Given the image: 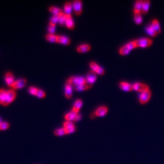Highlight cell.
Returning <instances> with one entry per match:
<instances>
[{"mask_svg":"<svg viewBox=\"0 0 164 164\" xmlns=\"http://www.w3.org/2000/svg\"><path fill=\"white\" fill-rule=\"evenodd\" d=\"M5 81L9 85L12 86L14 83L13 76L11 73L7 72L5 74Z\"/></svg>","mask_w":164,"mask_h":164,"instance_id":"obj_12","label":"cell"},{"mask_svg":"<svg viewBox=\"0 0 164 164\" xmlns=\"http://www.w3.org/2000/svg\"><path fill=\"white\" fill-rule=\"evenodd\" d=\"M73 125H74L73 124V123L70 122V121H67V122H64V128L69 127Z\"/></svg>","mask_w":164,"mask_h":164,"instance_id":"obj_39","label":"cell"},{"mask_svg":"<svg viewBox=\"0 0 164 164\" xmlns=\"http://www.w3.org/2000/svg\"><path fill=\"white\" fill-rule=\"evenodd\" d=\"M78 113H77L76 111H74L73 109L71 111L67 113V114L65 116V118L67 121H71V120H74L75 117L77 115Z\"/></svg>","mask_w":164,"mask_h":164,"instance_id":"obj_17","label":"cell"},{"mask_svg":"<svg viewBox=\"0 0 164 164\" xmlns=\"http://www.w3.org/2000/svg\"><path fill=\"white\" fill-rule=\"evenodd\" d=\"M107 108L104 106L100 107L94 113L96 116H103L107 112Z\"/></svg>","mask_w":164,"mask_h":164,"instance_id":"obj_8","label":"cell"},{"mask_svg":"<svg viewBox=\"0 0 164 164\" xmlns=\"http://www.w3.org/2000/svg\"><path fill=\"white\" fill-rule=\"evenodd\" d=\"M54 133L56 135L58 136H61V135H63L65 134V131L64 130V128H61V129H57L55 131Z\"/></svg>","mask_w":164,"mask_h":164,"instance_id":"obj_29","label":"cell"},{"mask_svg":"<svg viewBox=\"0 0 164 164\" xmlns=\"http://www.w3.org/2000/svg\"><path fill=\"white\" fill-rule=\"evenodd\" d=\"M146 31H147L148 34L152 36H156L157 34L156 33L154 28H153L152 25H150V26L147 27V28H146Z\"/></svg>","mask_w":164,"mask_h":164,"instance_id":"obj_24","label":"cell"},{"mask_svg":"<svg viewBox=\"0 0 164 164\" xmlns=\"http://www.w3.org/2000/svg\"><path fill=\"white\" fill-rule=\"evenodd\" d=\"M127 47L129 48L130 50L131 49H132L135 47H137L136 45H135V44L134 41H132V42H130L126 45Z\"/></svg>","mask_w":164,"mask_h":164,"instance_id":"obj_37","label":"cell"},{"mask_svg":"<svg viewBox=\"0 0 164 164\" xmlns=\"http://www.w3.org/2000/svg\"><path fill=\"white\" fill-rule=\"evenodd\" d=\"M66 19V15L63 12H61L59 15V22L60 24H63L65 22Z\"/></svg>","mask_w":164,"mask_h":164,"instance_id":"obj_21","label":"cell"},{"mask_svg":"<svg viewBox=\"0 0 164 164\" xmlns=\"http://www.w3.org/2000/svg\"><path fill=\"white\" fill-rule=\"evenodd\" d=\"M57 37H58V36L53 34H48L46 36V39L52 41H57Z\"/></svg>","mask_w":164,"mask_h":164,"instance_id":"obj_28","label":"cell"},{"mask_svg":"<svg viewBox=\"0 0 164 164\" xmlns=\"http://www.w3.org/2000/svg\"><path fill=\"white\" fill-rule=\"evenodd\" d=\"M65 23L66 26L68 27L70 29H73L74 28V22L73 20L71 18V15H66V19H65Z\"/></svg>","mask_w":164,"mask_h":164,"instance_id":"obj_13","label":"cell"},{"mask_svg":"<svg viewBox=\"0 0 164 164\" xmlns=\"http://www.w3.org/2000/svg\"><path fill=\"white\" fill-rule=\"evenodd\" d=\"M38 89L36 88L35 87H30L29 88V91L30 94H33V95H36V92Z\"/></svg>","mask_w":164,"mask_h":164,"instance_id":"obj_38","label":"cell"},{"mask_svg":"<svg viewBox=\"0 0 164 164\" xmlns=\"http://www.w3.org/2000/svg\"><path fill=\"white\" fill-rule=\"evenodd\" d=\"M81 119V116L79 114H77V115L76 116V117H75V118L74 119V121H79V120H80Z\"/></svg>","mask_w":164,"mask_h":164,"instance_id":"obj_41","label":"cell"},{"mask_svg":"<svg viewBox=\"0 0 164 164\" xmlns=\"http://www.w3.org/2000/svg\"><path fill=\"white\" fill-rule=\"evenodd\" d=\"M69 80L70 81L71 83L73 85L82 84L85 83V79L82 77H71Z\"/></svg>","mask_w":164,"mask_h":164,"instance_id":"obj_4","label":"cell"},{"mask_svg":"<svg viewBox=\"0 0 164 164\" xmlns=\"http://www.w3.org/2000/svg\"><path fill=\"white\" fill-rule=\"evenodd\" d=\"M71 3L68 2H66L64 6V10H65V14L66 15H71Z\"/></svg>","mask_w":164,"mask_h":164,"instance_id":"obj_22","label":"cell"},{"mask_svg":"<svg viewBox=\"0 0 164 164\" xmlns=\"http://www.w3.org/2000/svg\"><path fill=\"white\" fill-rule=\"evenodd\" d=\"M119 86L121 89L124 91H131L133 89V85H132L128 83L121 82L119 84Z\"/></svg>","mask_w":164,"mask_h":164,"instance_id":"obj_11","label":"cell"},{"mask_svg":"<svg viewBox=\"0 0 164 164\" xmlns=\"http://www.w3.org/2000/svg\"><path fill=\"white\" fill-rule=\"evenodd\" d=\"M57 41L64 44H68L70 43V40L69 38L63 36H58L57 37Z\"/></svg>","mask_w":164,"mask_h":164,"instance_id":"obj_14","label":"cell"},{"mask_svg":"<svg viewBox=\"0 0 164 164\" xmlns=\"http://www.w3.org/2000/svg\"><path fill=\"white\" fill-rule=\"evenodd\" d=\"M90 48V46L88 44H83L79 46V47L77 48V50L78 52H86L88 50H89Z\"/></svg>","mask_w":164,"mask_h":164,"instance_id":"obj_19","label":"cell"},{"mask_svg":"<svg viewBox=\"0 0 164 164\" xmlns=\"http://www.w3.org/2000/svg\"><path fill=\"white\" fill-rule=\"evenodd\" d=\"M150 5V1L148 0H145L144 1H143V4H142V12L143 13L145 14L148 12L149 8Z\"/></svg>","mask_w":164,"mask_h":164,"instance_id":"obj_18","label":"cell"},{"mask_svg":"<svg viewBox=\"0 0 164 164\" xmlns=\"http://www.w3.org/2000/svg\"><path fill=\"white\" fill-rule=\"evenodd\" d=\"M16 96V92L15 90L13 89H11L6 92L5 97L4 99V101L3 102V104L4 105H6L12 101L13 99L15 98Z\"/></svg>","mask_w":164,"mask_h":164,"instance_id":"obj_3","label":"cell"},{"mask_svg":"<svg viewBox=\"0 0 164 164\" xmlns=\"http://www.w3.org/2000/svg\"><path fill=\"white\" fill-rule=\"evenodd\" d=\"M142 4H143V1L141 0H138V1L135 2L134 8V12H140V10L142 9Z\"/></svg>","mask_w":164,"mask_h":164,"instance_id":"obj_15","label":"cell"},{"mask_svg":"<svg viewBox=\"0 0 164 164\" xmlns=\"http://www.w3.org/2000/svg\"><path fill=\"white\" fill-rule=\"evenodd\" d=\"M9 126V125L8 123L7 122H2L0 124V130H6Z\"/></svg>","mask_w":164,"mask_h":164,"instance_id":"obj_33","label":"cell"},{"mask_svg":"<svg viewBox=\"0 0 164 164\" xmlns=\"http://www.w3.org/2000/svg\"><path fill=\"white\" fill-rule=\"evenodd\" d=\"M134 20L137 24H140L142 22V17L140 12L134 13Z\"/></svg>","mask_w":164,"mask_h":164,"instance_id":"obj_23","label":"cell"},{"mask_svg":"<svg viewBox=\"0 0 164 164\" xmlns=\"http://www.w3.org/2000/svg\"><path fill=\"white\" fill-rule=\"evenodd\" d=\"M130 49L128 48L126 45L123 46L122 47H121L120 49V53L121 55H125L128 54L129 53Z\"/></svg>","mask_w":164,"mask_h":164,"instance_id":"obj_25","label":"cell"},{"mask_svg":"<svg viewBox=\"0 0 164 164\" xmlns=\"http://www.w3.org/2000/svg\"><path fill=\"white\" fill-rule=\"evenodd\" d=\"M82 105V101L80 99H78L77 101H76V102H75L74 106H73V110H74V111H76L77 113H78L79 112V110L81 106Z\"/></svg>","mask_w":164,"mask_h":164,"instance_id":"obj_20","label":"cell"},{"mask_svg":"<svg viewBox=\"0 0 164 164\" xmlns=\"http://www.w3.org/2000/svg\"><path fill=\"white\" fill-rule=\"evenodd\" d=\"M152 26L157 34H159L160 33V31H161V29H160L159 23L158 22V20H153L152 22Z\"/></svg>","mask_w":164,"mask_h":164,"instance_id":"obj_16","label":"cell"},{"mask_svg":"<svg viewBox=\"0 0 164 164\" xmlns=\"http://www.w3.org/2000/svg\"><path fill=\"white\" fill-rule=\"evenodd\" d=\"M36 95L37 96L39 97H44L45 95V93L44 92V91H42L40 89H37L36 94Z\"/></svg>","mask_w":164,"mask_h":164,"instance_id":"obj_36","label":"cell"},{"mask_svg":"<svg viewBox=\"0 0 164 164\" xmlns=\"http://www.w3.org/2000/svg\"><path fill=\"white\" fill-rule=\"evenodd\" d=\"M137 47H147L152 44V41L148 38H143L134 41Z\"/></svg>","mask_w":164,"mask_h":164,"instance_id":"obj_2","label":"cell"},{"mask_svg":"<svg viewBox=\"0 0 164 164\" xmlns=\"http://www.w3.org/2000/svg\"><path fill=\"white\" fill-rule=\"evenodd\" d=\"M6 92L3 89H0V104H3L5 97Z\"/></svg>","mask_w":164,"mask_h":164,"instance_id":"obj_30","label":"cell"},{"mask_svg":"<svg viewBox=\"0 0 164 164\" xmlns=\"http://www.w3.org/2000/svg\"><path fill=\"white\" fill-rule=\"evenodd\" d=\"M74 88H75L76 90H85L88 89V87L85 84H76V85H73Z\"/></svg>","mask_w":164,"mask_h":164,"instance_id":"obj_26","label":"cell"},{"mask_svg":"<svg viewBox=\"0 0 164 164\" xmlns=\"http://www.w3.org/2000/svg\"><path fill=\"white\" fill-rule=\"evenodd\" d=\"M90 65L91 67V69H92V71H94L95 72H97L98 69L99 68V66L96 64L95 62H91L90 63Z\"/></svg>","mask_w":164,"mask_h":164,"instance_id":"obj_31","label":"cell"},{"mask_svg":"<svg viewBox=\"0 0 164 164\" xmlns=\"http://www.w3.org/2000/svg\"><path fill=\"white\" fill-rule=\"evenodd\" d=\"M49 10L51 11L52 12L54 13V15H59L61 12H62L61 10L59 8H56V7H55V6L50 7Z\"/></svg>","mask_w":164,"mask_h":164,"instance_id":"obj_27","label":"cell"},{"mask_svg":"<svg viewBox=\"0 0 164 164\" xmlns=\"http://www.w3.org/2000/svg\"><path fill=\"white\" fill-rule=\"evenodd\" d=\"M151 92L149 90H147L142 92L140 97V102L142 104H144L147 102L150 98Z\"/></svg>","mask_w":164,"mask_h":164,"instance_id":"obj_5","label":"cell"},{"mask_svg":"<svg viewBox=\"0 0 164 164\" xmlns=\"http://www.w3.org/2000/svg\"><path fill=\"white\" fill-rule=\"evenodd\" d=\"M133 89L138 91L144 92L147 90H149V88L147 85L142 84L141 83H136L133 85Z\"/></svg>","mask_w":164,"mask_h":164,"instance_id":"obj_6","label":"cell"},{"mask_svg":"<svg viewBox=\"0 0 164 164\" xmlns=\"http://www.w3.org/2000/svg\"><path fill=\"white\" fill-rule=\"evenodd\" d=\"M55 29V24H53L51 23H49V26H48V31L50 34H52L54 33Z\"/></svg>","mask_w":164,"mask_h":164,"instance_id":"obj_32","label":"cell"},{"mask_svg":"<svg viewBox=\"0 0 164 164\" xmlns=\"http://www.w3.org/2000/svg\"><path fill=\"white\" fill-rule=\"evenodd\" d=\"M97 73L99 74H103L105 73V71H104V69H103V68H102V67L99 66L98 69Z\"/></svg>","mask_w":164,"mask_h":164,"instance_id":"obj_40","label":"cell"},{"mask_svg":"<svg viewBox=\"0 0 164 164\" xmlns=\"http://www.w3.org/2000/svg\"><path fill=\"white\" fill-rule=\"evenodd\" d=\"M57 21H59V15H54L52 17L51 21H50V23L53 24H55Z\"/></svg>","mask_w":164,"mask_h":164,"instance_id":"obj_35","label":"cell"},{"mask_svg":"<svg viewBox=\"0 0 164 164\" xmlns=\"http://www.w3.org/2000/svg\"><path fill=\"white\" fill-rule=\"evenodd\" d=\"M26 83V80L24 79H21L14 82L12 87L13 88H20L23 87Z\"/></svg>","mask_w":164,"mask_h":164,"instance_id":"obj_10","label":"cell"},{"mask_svg":"<svg viewBox=\"0 0 164 164\" xmlns=\"http://www.w3.org/2000/svg\"><path fill=\"white\" fill-rule=\"evenodd\" d=\"M64 130H65V134L72 133L75 131V127L73 125L72 126H71V127H69L64 128Z\"/></svg>","mask_w":164,"mask_h":164,"instance_id":"obj_34","label":"cell"},{"mask_svg":"<svg viewBox=\"0 0 164 164\" xmlns=\"http://www.w3.org/2000/svg\"><path fill=\"white\" fill-rule=\"evenodd\" d=\"M97 77H96V75L95 74V72H94L93 71H90L88 73L87 76V79L85 80V84H86L88 88H90L92 86V84L96 81Z\"/></svg>","mask_w":164,"mask_h":164,"instance_id":"obj_1","label":"cell"},{"mask_svg":"<svg viewBox=\"0 0 164 164\" xmlns=\"http://www.w3.org/2000/svg\"><path fill=\"white\" fill-rule=\"evenodd\" d=\"M2 122H1V118H0V124H1Z\"/></svg>","mask_w":164,"mask_h":164,"instance_id":"obj_42","label":"cell"},{"mask_svg":"<svg viewBox=\"0 0 164 164\" xmlns=\"http://www.w3.org/2000/svg\"><path fill=\"white\" fill-rule=\"evenodd\" d=\"M71 85L72 84L71 83L69 80H68L66 82V83L65 85V94L66 97L67 98H70L71 96H72V88H71Z\"/></svg>","mask_w":164,"mask_h":164,"instance_id":"obj_9","label":"cell"},{"mask_svg":"<svg viewBox=\"0 0 164 164\" xmlns=\"http://www.w3.org/2000/svg\"><path fill=\"white\" fill-rule=\"evenodd\" d=\"M73 7L74 11L77 15L81 13L82 11V3L80 0H74L73 2Z\"/></svg>","mask_w":164,"mask_h":164,"instance_id":"obj_7","label":"cell"}]
</instances>
